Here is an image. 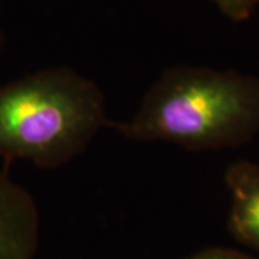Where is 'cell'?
<instances>
[{"instance_id":"obj_3","label":"cell","mask_w":259,"mask_h":259,"mask_svg":"<svg viewBox=\"0 0 259 259\" xmlns=\"http://www.w3.org/2000/svg\"><path fill=\"white\" fill-rule=\"evenodd\" d=\"M40 218L28 190L0 173V259H35Z\"/></svg>"},{"instance_id":"obj_6","label":"cell","mask_w":259,"mask_h":259,"mask_svg":"<svg viewBox=\"0 0 259 259\" xmlns=\"http://www.w3.org/2000/svg\"><path fill=\"white\" fill-rule=\"evenodd\" d=\"M189 259H256L250 255L242 253L239 250L226 249V248H210L202 250Z\"/></svg>"},{"instance_id":"obj_2","label":"cell","mask_w":259,"mask_h":259,"mask_svg":"<svg viewBox=\"0 0 259 259\" xmlns=\"http://www.w3.org/2000/svg\"><path fill=\"white\" fill-rule=\"evenodd\" d=\"M107 125L101 88L71 68H48L0 87V157L58 168L85 153Z\"/></svg>"},{"instance_id":"obj_4","label":"cell","mask_w":259,"mask_h":259,"mask_svg":"<svg viewBox=\"0 0 259 259\" xmlns=\"http://www.w3.org/2000/svg\"><path fill=\"white\" fill-rule=\"evenodd\" d=\"M231 204L228 229L238 242L259 250V166L241 160L225 173Z\"/></svg>"},{"instance_id":"obj_5","label":"cell","mask_w":259,"mask_h":259,"mask_svg":"<svg viewBox=\"0 0 259 259\" xmlns=\"http://www.w3.org/2000/svg\"><path fill=\"white\" fill-rule=\"evenodd\" d=\"M223 16L232 22H243L259 8V0H212Z\"/></svg>"},{"instance_id":"obj_1","label":"cell","mask_w":259,"mask_h":259,"mask_svg":"<svg viewBox=\"0 0 259 259\" xmlns=\"http://www.w3.org/2000/svg\"><path fill=\"white\" fill-rule=\"evenodd\" d=\"M110 125L131 141L190 151L242 147L259 136V76L176 65L148 88L130 120Z\"/></svg>"}]
</instances>
